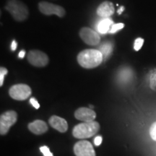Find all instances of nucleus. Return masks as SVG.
<instances>
[{
	"label": "nucleus",
	"mask_w": 156,
	"mask_h": 156,
	"mask_svg": "<svg viewBox=\"0 0 156 156\" xmlns=\"http://www.w3.org/2000/svg\"><path fill=\"white\" fill-rule=\"evenodd\" d=\"M124 23H116V24H113L112 26L111 27L110 30H109V34H116L118 30H122V28H124Z\"/></svg>",
	"instance_id": "obj_17"
},
{
	"label": "nucleus",
	"mask_w": 156,
	"mask_h": 156,
	"mask_svg": "<svg viewBox=\"0 0 156 156\" xmlns=\"http://www.w3.org/2000/svg\"><path fill=\"white\" fill-rule=\"evenodd\" d=\"M89 107H90V108H91V109H92V108H93V107H94V106H93V105H89Z\"/></svg>",
	"instance_id": "obj_27"
},
{
	"label": "nucleus",
	"mask_w": 156,
	"mask_h": 156,
	"mask_svg": "<svg viewBox=\"0 0 156 156\" xmlns=\"http://www.w3.org/2000/svg\"><path fill=\"white\" fill-rule=\"evenodd\" d=\"M27 58L29 63L36 67H44L49 62V58L46 54L39 50H31L28 53Z\"/></svg>",
	"instance_id": "obj_6"
},
{
	"label": "nucleus",
	"mask_w": 156,
	"mask_h": 156,
	"mask_svg": "<svg viewBox=\"0 0 156 156\" xmlns=\"http://www.w3.org/2000/svg\"><path fill=\"white\" fill-rule=\"evenodd\" d=\"M131 70L129 69H124L120 73L119 78L120 80L122 81L129 80V77H131Z\"/></svg>",
	"instance_id": "obj_16"
},
{
	"label": "nucleus",
	"mask_w": 156,
	"mask_h": 156,
	"mask_svg": "<svg viewBox=\"0 0 156 156\" xmlns=\"http://www.w3.org/2000/svg\"><path fill=\"white\" fill-rule=\"evenodd\" d=\"M17 120V114L15 111H7L0 116V134L5 135L9 129L13 126Z\"/></svg>",
	"instance_id": "obj_4"
},
{
	"label": "nucleus",
	"mask_w": 156,
	"mask_h": 156,
	"mask_svg": "<svg viewBox=\"0 0 156 156\" xmlns=\"http://www.w3.org/2000/svg\"><path fill=\"white\" fill-rule=\"evenodd\" d=\"M17 44L16 42V41H12V44H11V50L12 51H15L17 48Z\"/></svg>",
	"instance_id": "obj_24"
},
{
	"label": "nucleus",
	"mask_w": 156,
	"mask_h": 156,
	"mask_svg": "<svg viewBox=\"0 0 156 156\" xmlns=\"http://www.w3.org/2000/svg\"><path fill=\"white\" fill-rule=\"evenodd\" d=\"M100 130V124L98 122H83L77 124L73 128V134L77 139H87L94 136Z\"/></svg>",
	"instance_id": "obj_2"
},
{
	"label": "nucleus",
	"mask_w": 156,
	"mask_h": 156,
	"mask_svg": "<svg viewBox=\"0 0 156 156\" xmlns=\"http://www.w3.org/2000/svg\"><path fill=\"white\" fill-rule=\"evenodd\" d=\"M9 94L12 98L15 100L25 101L32 94V90L28 85L17 84L9 88Z\"/></svg>",
	"instance_id": "obj_5"
},
{
	"label": "nucleus",
	"mask_w": 156,
	"mask_h": 156,
	"mask_svg": "<svg viewBox=\"0 0 156 156\" xmlns=\"http://www.w3.org/2000/svg\"><path fill=\"white\" fill-rule=\"evenodd\" d=\"M97 15L103 18H109L114 13V7L111 2H103L101 3L96 10Z\"/></svg>",
	"instance_id": "obj_12"
},
{
	"label": "nucleus",
	"mask_w": 156,
	"mask_h": 156,
	"mask_svg": "<svg viewBox=\"0 0 156 156\" xmlns=\"http://www.w3.org/2000/svg\"><path fill=\"white\" fill-rule=\"evenodd\" d=\"M38 9L41 12L46 15H55L58 17H63L65 15L63 7L47 2H41L38 4Z\"/></svg>",
	"instance_id": "obj_7"
},
{
	"label": "nucleus",
	"mask_w": 156,
	"mask_h": 156,
	"mask_svg": "<svg viewBox=\"0 0 156 156\" xmlns=\"http://www.w3.org/2000/svg\"><path fill=\"white\" fill-rule=\"evenodd\" d=\"M25 51L24 50L20 51V53H19V58H23L25 57Z\"/></svg>",
	"instance_id": "obj_25"
},
{
	"label": "nucleus",
	"mask_w": 156,
	"mask_h": 156,
	"mask_svg": "<svg viewBox=\"0 0 156 156\" xmlns=\"http://www.w3.org/2000/svg\"><path fill=\"white\" fill-rule=\"evenodd\" d=\"M103 56L98 49H85L77 55V62L85 69H93L102 63Z\"/></svg>",
	"instance_id": "obj_1"
},
{
	"label": "nucleus",
	"mask_w": 156,
	"mask_h": 156,
	"mask_svg": "<svg viewBox=\"0 0 156 156\" xmlns=\"http://www.w3.org/2000/svg\"><path fill=\"white\" fill-rule=\"evenodd\" d=\"M30 102L31 103V105H32V106H34L35 108L38 109L39 108H40V105H39L38 102L36 100V98H31L30 100Z\"/></svg>",
	"instance_id": "obj_22"
},
{
	"label": "nucleus",
	"mask_w": 156,
	"mask_h": 156,
	"mask_svg": "<svg viewBox=\"0 0 156 156\" xmlns=\"http://www.w3.org/2000/svg\"><path fill=\"white\" fill-rule=\"evenodd\" d=\"M8 73V70L6 69L5 67H2L0 68V86H2L4 83V78L5 76Z\"/></svg>",
	"instance_id": "obj_19"
},
{
	"label": "nucleus",
	"mask_w": 156,
	"mask_h": 156,
	"mask_svg": "<svg viewBox=\"0 0 156 156\" xmlns=\"http://www.w3.org/2000/svg\"><path fill=\"white\" fill-rule=\"evenodd\" d=\"M150 134L151 138L156 141V122H154L150 129Z\"/></svg>",
	"instance_id": "obj_20"
},
{
	"label": "nucleus",
	"mask_w": 156,
	"mask_h": 156,
	"mask_svg": "<svg viewBox=\"0 0 156 156\" xmlns=\"http://www.w3.org/2000/svg\"><path fill=\"white\" fill-rule=\"evenodd\" d=\"M28 128L30 131L37 135L46 133L48 131V126L46 123L42 120H35L34 122L29 123Z\"/></svg>",
	"instance_id": "obj_13"
},
{
	"label": "nucleus",
	"mask_w": 156,
	"mask_h": 156,
	"mask_svg": "<svg viewBox=\"0 0 156 156\" xmlns=\"http://www.w3.org/2000/svg\"><path fill=\"white\" fill-rule=\"evenodd\" d=\"M48 122H49V124L52 128L55 129L56 130L61 132V133H64V132L67 131V122L63 118L54 115V116L50 117Z\"/></svg>",
	"instance_id": "obj_11"
},
{
	"label": "nucleus",
	"mask_w": 156,
	"mask_h": 156,
	"mask_svg": "<svg viewBox=\"0 0 156 156\" xmlns=\"http://www.w3.org/2000/svg\"><path fill=\"white\" fill-rule=\"evenodd\" d=\"M124 10V7H123V6H122V7H120L119 9H118V11H117V12H118L119 15H121L122 13V12Z\"/></svg>",
	"instance_id": "obj_26"
},
{
	"label": "nucleus",
	"mask_w": 156,
	"mask_h": 156,
	"mask_svg": "<svg viewBox=\"0 0 156 156\" xmlns=\"http://www.w3.org/2000/svg\"><path fill=\"white\" fill-rule=\"evenodd\" d=\"M79 34L82 40L85 44L90 45V46H95L101 41V38L98 34L91 28H86V27L81 28Z\"/></svg>",
	"instance_id": "obj_9"
},
{
	"label": "nucleus",
	"mask_w": 156,
	"mask_h": 156,
	"mask_svg": "<svg viewBox=\"0 0 156 156\" xmlns=\"http://www.w3.org/2000/svg\"><path fill=\"white\" fill-rule=\"evenodd\" d=\"M5 9L10 13L13 18L18 22H23L28 17V7L19 0H8Z\"/></svg>",
	"instance_id": "obj_3"
},
{
	"label": "nucleus",
	"mask_w": 156,
	"mask_h": 156,
	"mask_svg": "<svg viewBox=\"0 0 156 156\" xmlns=\"http://www.w3.org/2000/svg\"><path fill=\"white\" fill-rule=\"evenodd\" d=\"M75 117L78 120L83 121V122H91L95 119L96 114L91 108L81 107L75 111Z\"/></svg>",
	"instance_id": "obj_10"
},
{
	"label": "nucleus",
	"mask_w": 156,
	"mask_h": 156,
	"mask_svg": "<svg viewBox=\"0 0 156 156\" xmlns=\"http://www.w3.org/2000/svg\"><path fill=\"white\" fill-rule=\"evenodd\" d=\"M40 151L44 154V156H54L52 153H51L49 148L46 147V146H42V147H41Z\"/></svg>",
	"instance_id": "obj_21"
},
{
	"label": "nucleus",
	"mask_w": 156,
	"mask_h": 156,
	"mask_svg": "<svg viewBox=\"0 0 156 156\" xmlns=\"http://www.w3.org/2000/svg\"><path fill=\"white\" fill-rule=\"evenodd\" d=\"M144 44V39L142 38H136L134 41V48L136 51H138L140 48H142V45Z\"/></svg>",
	"instance_id": "obj_18"
},
{
	"label": "nucleus",
	"mask_w": 156,
	"mask_h": 156,
	"mask_svg": "<svg viewBox=\"0 0 156 156\" xmlns=\"http://www.w3.org/2000/svg\"><path fill=\"white\" fill-rule=\"evenodd\" d=\"M100 51L103 56V59H106L107 56H110L113 51V45L111 43L106 42L100 46Z\"/></svg>",
	"instance_id": "obj_15"
},
{
	"label": "nucleus",
	"mask_w": 156,
	"mask_h": 156,
	"mask_svg": "<svg viewBox=\"0 0 156 156\" xmlns=\"http://www.w3.org/2000/svg\"><path fill=\"white\" fill-rule=\"evenodd\" d=\"M113 25V21L110 18H103L98 25V30L101 34H105L109 32L111 27Z\"/></svg>",
	"instance_id": "obj_14"
},
{
	"label": "nucleus",
	"mask_w": 156,
	"mask_h": 156,
	"mask_svg": "<svg viewBox=\"0 0 156 156\" xmlns=\"http://www.w3.org/2000/svg\"><path fill=\"white\" fill-rule=\"evenodd\" d=\"M73 150L76 156H96L93 145L86 140H81L75 143Z\"/></svg>",
	"instance_id": "obj_8"
},
{
	"label": "nucleus",
	"mask_w": 156,
	"mask_h": 156,
	"mask_svg": "<svg viewBox=\"0 0 156 156\" xmlns=\"http://www.w3.org/2000/svg\"><path fill=\"white\" fill-rule=\"evenodd\" d=\"M103 141V138L101 136H98L96 137L95 138L94 140V142H95V145L96 146H99L101 144V142Z\"/></svg>",
	"instance_id": "obj_23"
}]
</instances>
